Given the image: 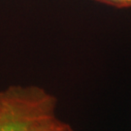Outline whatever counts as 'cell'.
Here are the masks:
<instances>
[{
  "mask_svg": "<svg viewBox=\"0 0 131 131\" xmlns=\"http://www.w3.org/2000/svg\"><path fill=\"white\" fill-rule=\"evenodd\" d=\"M117 8H131V0H95Z\"/></svg>",
  "mask_w": 131,
  "mask_h": 131,
  "instance_id": "3",
  "label": "cell"
},
{
  "mask_svg": "<svg viewBox=\"0 0 131 131\" xmlns=\"http://www.w3.org/2000/svg\"><path fill=\"white\" fill-rule=\"evenodd\" d=\"M56 98L36 85L0 90V131H41L56 117Z\"/></svg>",
  "mask_w": 131,
  "mask_h": 131,
  "instance_id": "1",
  "label": "cell"
},
{
  "mask_svg": "<svg viewBox=\"0 0 131 131\" xmlns=\"http://www.w3.org/2000/svg\"><path fill=\"white\" fill-rule=\"evenodd\" d=\"M41 131H75L66 122L60 121L57 116L42 128Z\"/></svg>",
  "mask_w": 131,
  "mask_h": 131,
  "instance_id": "2",
  "label": "cell"
}]
</instances>
